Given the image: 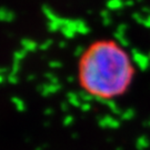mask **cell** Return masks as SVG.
Listing matches in <instances>:
<instances>
[{
    "instance_id": "6da1fadb",
    "label": "cell",
    "mask_w": 150,
    "mask_h": 150,
    "mask_svg": "<svg viewBox=\"0 0 150 150\" xmlns=\"http://www.w3.org/2000/svg\"><path fill=\"white\" fill-rule=\"evenodd\" d=\"M137 68L132 56L113 38H97L82 49L76 64L80 90L97 101H115L134 85Z\"/></svg>"
}]
</instances>
